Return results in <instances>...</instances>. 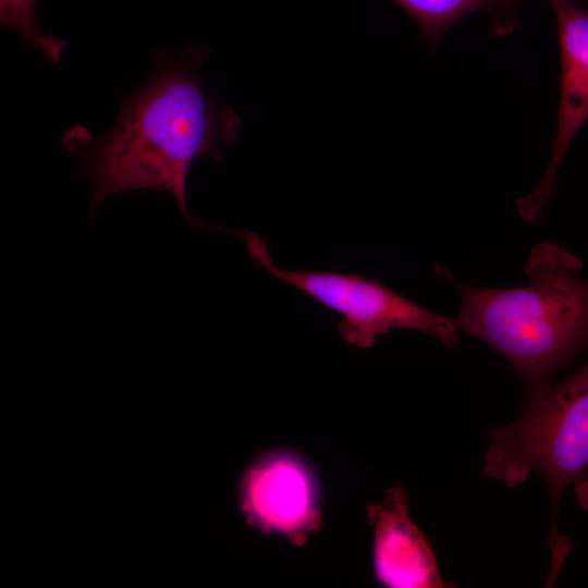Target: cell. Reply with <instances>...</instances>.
Instances as JSON below:
<instances>
[{"instance_id": "1", "label": "cell", "mask_w": 588, "mask_h": 588, "mask_svg": "<svg viewBox=\"0 0 588 588\" xmlns=\"http://www.w3.org/2000/svg\"><path fill=\"white\" fill-rule=\"evenodd\" d=\"M209 53L194 45L156 49L151 73L120 98L119 117L107 134L97 138L75 125L63 135L64 148L81 158L75 175L91 184V213L112 194L155 189L171 193L188 222L228 230L196 219L186 203L193 162H221L222 145L235 142L242 130L236 112L204 88L200 74Z\"/></svg>"}, {"instance_id": "2", "label": "cell", "mask_w": 588, "mask_h": 588, "mask_svg": "<svg viewBox=\"0 0 588 588\" xmlns=\"http://www.w3.org/2000/svg\"><path fill=\"white\" fill-rule=\"evenodd\" d=\"M574 254L542 242L525 265L528 283L481 287L456 280L444 267L436 272L457 291L460 332L497 351L517 372L526 397L539 394L554 375L588 347V280Z\"/></svg>"}, {"instance_id": "3", "label": "cell", "mask_w": 588, "mask_h": 588, "mask_svg": "<svg viewBox=\"0 0 588 588\" xmlns=\"http://www.w3.org/2000/svg\"><path fill=\"white\" fill-rule=\"evenodd\" d=\"M588 465V358L565 380L526 397L522 416L489 433L482 473L510 488L531 474L543 479L551 507V548H559L564 490Z\"/></svg>"}, {"instance_id": "4", "label": "cell", "mask_w": 588, "mask_h": 588, "mask_svg": "<svg viewBox=\"0 0 588 588\" xmlns=\"http://www.w3.org/2000/svg\"><path fill=\"white\" fill-rule=\"evenodd\" d=\"M248 256L277 279L296 287L323 307L340 315V335L358 348H370L391 330L430 334L448 347L458 343L455 318L431 311L382 281L360 273L335 270H285L279 268L266 242L241 231Z\"/></svg>"}, {"instance_id": "5", "label": "cell", "mask_w": 588, "mask_h": 588, "mask_svg": "<svg viewBox=\"0 0 588 588\" xmlns=\"http://www.w3.org/2000/svg\"><path fill=\"white\" fill-rule=\"evenodd\" d=\"M242 503L258 529L296 546L321 524L317 479L308 464L292 453L274 452L255 462L243 479Z\"/></svg>"}, {"instance_id": "6", "label": "cell", "mask_w": 588, "mask_h": 588, "mask_svg": "<svg viewBox=\"0 0 588 588\" xmlns=\"http://www.w3.org/2000/svg\"><path fill=\"white\" fill-rule=\"evenodd\" d=\"M549 4L554 11L561 50V98L547 170L536 189L517 201L519 216L528 222L540 218L560 166L588 119V9L573 0H552Z\"/></svg>"}, {"instance_id": "7", "label": "cell", "mask_w": 588, "mask_h": 588, "mask_svg": "<svg viewBox=\"0 0 588 588\" xmlns=\"http://www.w3.org/2000/svg\"><path fill=\"white\" fill-rule=\"evenodd\" d=\"M373 526V566L378 580L394 588H442L436 555L409 516L407 492L402 487L368 505Z\"/></svg>"}, {"instance_id": "8", "label": "cell", "mask_w": 588, "mask_h": 588, "mask_svg": "<svg viewBox=\"0 0 588 588\" xmlns=\"http://www.w3.org/2000/svg\"><path fill=\"white\" fill-rule=\"evenodd\" d=\"M418 24L430 48H436L446 30L464 16L486 11L497 17L495 32L513 28V0H393Z\"/></svg>"}, {"instance_id": "9", "label": "cell", "mask_w": 588, "mask_h": 588, "mask_svg": "<svg viewBox=\"0 0 588 588\" xmlns=\"http://www.w3.org/2000/svg\"><path fill=\"white\" fill-rule=\"evenodd\" d=\"M36 1L0 0V23L14 30L24 44L39 49L53 64H58L68 41L44 32L36 17Z\"/></svg>"}, {"instance_id": "10", "label": "cell", "mask_w": 588, "mask_h": 588, "mask_svg": "<svg viewBox=\"0 0 588 588\" xmlns=\"http://www.w3.org/2000/svg\"><path fill=\"white\" fill-rule=\"evenodd\" d=\"M574 491L579 506L588 511V471L574 483Z\"/></svg>"}, {"instance_id": "11", "label": "cell", "mask_w": 588, "mask_h": 588, "mask_svg": "<svg viewBox=\"0 0 588 588\" xmlns=\"http://www.w3.org/2000/svg\"><path fill=\"white\" fill-rule=\"evenodd\" d=\"M520 1H522V0H513V2H514L516 5H517ZM544 1H547V2L549 3V2L552 1V0H544ZM573 1H574V0H573Z\"/></svg>"}]
</instances>
